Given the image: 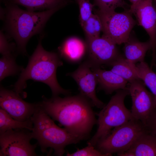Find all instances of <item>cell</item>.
Returning <instances> with one entry per match:
<instances>
[{"label": "cell", "instance_id": "obj_26", "mask_svg": "<svg viewBox=\"0 0 156 156\" xmlns=\"http://www.w3.org/2000/svg\"><path fill=\"white\" fill-rule=\"evenodd\" d=\"M68 156H110L108 154H104L97 149L92 145L88 146L81 149H77L76 151L70 153H67Z\"/></svg>", "mask_w": 156, "mask_h": 156}, {"label": "cell", "instance_id": "obj_16", "mask_svg": "<svg viewBox=\"0 0 156 156\" xmlns=\"http://www.w3.org/2000/svg\"><path fill=\"white\" fill-rule=\"evenodd\" d=\"M127 151L133 156H156V136L146 131Z\"/></svg>", "mask_w": 156, "mask_h": 156}, {"label": "cell", "instance_id": "obj_23", "mask_svg": "<svg viewBox=\"0 0 156 156\" xmlns=\"http://www.w3.org/2000/svg\"><path fill=\"white\" fill-rule=\"evenodd\" d=\"M87 40L100 37L102 26L100 18L96 13L93 14L82 27Z\"/></svg>", "mask_w": 156, "mask_h": 156}, {"label": "cell", "instance_id": "obj_20", "mask_svg": "<svg viewBox=\"0 0 156 156\" xmlns=\"http://www.w3.org/2000/svg\"><path fill=\"white\" fill-rule=\"evenodd\" d=\"M134 68L140 79L154 96L156 105V73L144 61L134 64Z\"/></svg>", "mask_w": 156, "mask_h": 156}, {"label": "cell", "instance_id": "obj_25", "mask_svg": "<svg viewBox=\"0 0 156 156\" xmlns=\"http://www.w3.org/2000/svg\"><path fill=\"white\" fill-rule=\"evenodd\" d=\"M94 5L99 10L103 11L115 10L119 7L124 8L126 4L123 0H94Z\"/></svg>", "mask_w": 156, "mask_h": 156}, {"label": "cell", "instance_id": "obj_22", "mask_svg": "<svg viewBox=\"0 0 156 156\" xmlns=\"http://www.w3.org/2000/svg\"><path fill=\"white\" fill-rule=\"evenodd\" d=\"M23 69L16 63L12 54L3 56L0 60V81L6 77L18 74Z\"/></svg>", "mask_w": 156, "mask_h": 156}, {"label": "cell", "instance_id": "obj_24", "mask_svg": "<svg viewBox=\"0 0 156 156\" xmlns=\"http://www.w3.org/2000/svg\"><path fill=\"white\" fill-rule=\"evenodd\" d=\"M76 0L79 6L80 22L82 27L93 14L92 11L94 5L89 0Z\"/></svg>", "mask_w": 156, "mask_h": 156}, {"label": "cell", "instance_id": "obj_31", "mask_svg": "<svg viewBox=\"0 0 156 156\" xmlns=\"http://www.w3.org/2000/svg\"><path fill=\"white\" fill-rule=\"evenodd\" d=\"M155 64L156 63V57H155Z\"/></svg>", "mask_w": 156, "mask_h": 156}, {"label": "cell", "instance_id": "obj_30", "mask_svg": "<svg viewBox=\"0 0 156 156\" xmlns=\"http://www.w3.org/2000/svg\"><path fill=\"white\" fill-rule=\"evenodd\" d=\"M154 0V1L155 2V8L156 9V0Z\"/></svg>", "mask_w": 156, "mask_h": 156}, {"label": "cell", "instance_id": "obj_7", "mask_svg": "<svg viewBox=\"0 0 156 156\" xmlns=\"http://www.w3.org/2000/svg\"><path fill=\"white\" fill-rule=\"evenodd\" d=\"M96 12L101 21L103 36L116 44L125 43L128 41L131 31L136 24L129 9L121 12L97 9Z\"/></svg>", "mask_w": 156, "mask_h": 156}, {"label": "cell", "instance_id": "obj_11", "mask_svg": "<svg viewBox=\"0 0 156 156\" xmlns=\"http://www.w3.org/2000/svg\"><path fill=\"white\" fill-rule=\"evenodd\" d=\"M22 99L14 90L7 89L1 86L0 108L14 119L25 122L31 119L38 104L27 102Z\"/></svg>", "mask_w": 156, "mask_h": 156}, {"label": "cell", "instance_id": "obj_28", "mask_svg": "<svg viewBox=\"0 0 156 156\" xmlns=\"http://www.w3.org/2000/svg\"><path fill=\"white\" fill-rule=\"evenodd\" d=\"M146 127L150 133L156 136V107L150 117Z\"/></svg>", "mask_w": 156, "mask_h": 156}, {"label": "cell", "instance_id": "obj_12", "mask_svg": "<svg viewBox=\"0 0 156 156\" xmlns=\"http://www.w3.org/2000/svg\"><path fill=\"white\" fill-rule=\"evenodd\" d=\"M87 48L92 67H100L110 64L120 55L117 45L109 38L102 35L87 40Z\"/></svg>", "mask_w": 156, "mask_h": 156}, {"label": "cell", "instance_id": "obj_14", "mask_svg": "<svg viewBox=\"0 0 156 156\" xmlns=\"http://www.w3.org/2000/svg\"><path fill=\"white\" fill-rule=\"evenodd\" d=\"M92 69L96 77L98 90H103L109 94L115 91L127 88L128 81L111 70L94 67H92Z\"/></svg>", "mask_w": 156, "mask_h": 156}, {"label": "cell", "instance_id": "obj_8", "mask_svg": "<svg viewBox=\"0 0 156 156\" xmlns=\"http://www.w3.org/2000/svg\"><path fill=\"white\" fill-rule=\"evenodd\" d=\"M27 129H11L0 135V156H36L37 143L31 144L32 132Z\"/></svg>", "mask_w": 156, "mask_h": 156}, {"label": "cell", "instance_id": "obj_19", "mask_svg": "<svg viewBox=\"0 0 156 156\" xmlns=\"http://www.w3.org/2000/svg\"><path fill=\"white\" fill-rule=\"evenodd\" d=\"M120 55L109 65L110 70L130 83L140 79L134 68V65Z\"/></svg>", "mask_w": 156, "mask_h": 156}, {"label": "cell", "instance_id": "obj_27", "mask_svg": "<svg viewBox=\"0 0 156 156\" xmlns=\"http://www.w3.org/2000/svg\"><path fill=\"white\" fill-rule=\"evenodd\" d=\"M0 52L3 56L12 54L14 47L8 42L6 36L2 31L0 33Z\"/></svg>", "mask_w": 156, "mask_h": 156}, {"label": "cell", "instance_id": "obj_5", "mask_svg": "<svg viewBox=\"0 0 156 156\" xmlns=\"http://www.w3.org/2000/svg\"><path fill=\"white\" fill-rule=\"evenodd\" d=\"M129 94L128 88L117 90L108 103L99 113L97 130L88 145L95 147L100 140L106 136L113 128L120 126L133 118L131 111L125 107V99Z\"/></svg>", "mask_w": 156, "mask_h": 156}, {"label": "cell", "instance_id": "obj_15", "mask_svg": "<svg viewBox=\"0 0 156 156\" xmlns=\"http://www.w3.org/2000/svg\"><path fill=\"white\" fill-rule=\"evenodd\" d=\"M58 49L61 57L68 62L77 63L83 58L87 48L81 40L73 37L65 41Z\"/></svg>", "mask_w": 156, "mask_h": 156}, {"label": "cell", "instance_id": "obj_10", "mask_svg": "<svg viewBox=\"0 0 156 156\" xmlns=\"http://www.w3.org/2000/svg\"><path fill=\"white\" fill-rule=\"evenodd\" d=\"M129 11L134 15L139 25L144 28L149 36L152 51V66L155 64L156 55V9L153 0H139L131 5Z\"/></svg>", "mask_w": 156, "mask_h": 156}, {"label": "cell", "instance_id": "obj_9", "mask_svg": "<svg viewBox=\"0 0 156 156\" xmlns=\"http://www.w3.org/2000/svg\"><path fill=\"white\" fill-rule=\"evenodd\" d=\"M145 86L141 80H137L129 83L128 89L132 99L131 111L133 118L146 127L156 105L154 96Z\"/></svg>", "mask_w": 156, "mask_h": 156}, {"label": "cell", "instance_id": "obj_6", "mask_svg": "<svg viewBox=\"0 0 156 156\" xmlns=\"http://www.w3.org/2000/svg\"><path fill=\"white\" fill-rule=\"evenodd\" d=\"M140 120L133 118L114 129L105 137L99 140L95 147L102 153L112 156L128 150L138 138L148 131Z\"/></svg>", "mask_w": 156, "mask_h": 156}, {"label": "cell", "instance_id": "obj_4", "mask_svg": "<svg viewBox=\"0 0 156 156\" xmlns=\"http://www.w3.org/2000/svg\"><path fill=\"white\" fill-rule=\"evenodd\" d=\"M38 105L31 119L33 124L31 131L33 138L37 140L41 152H47L50 148L54 151V155L63 156L65 147L83 140L68 132L64 128L57 126L53 120Z\"/></svg>", "mask_w": 156, "mask_h": 156}, {"label": "cell", "instance_id": "obj_32", "mask_svg": "<svg viewBox=\"0 0 156 156\" xmlns=\"http://www.w3.org/2000/svg\"></svg>", "mask_w": 156, "mask_h": 156}, {"label": "cell", "instance_id": "obj_18", "mask_svg": "<svg viewBox=\"0 0 156 156\" xmlns=\"http://www.w3.org/2000/svg\"><path fill=\"white\" fill-rule=\"evenodd\" d=\"M8 2L23 6L27 10L36 12L44 11L57 7L62 8L69 3V0H2Z\"/></svg>", "mask_w": 156, "mask_h": 156}, {"label": "cell", "instance_id": "obj_2", "mask_svg": "<svg viewBox=\"0 0 156 156\" xmlns=\"http://www.w3.org/2000/svg\"><path fill=\"white\" fill-rule=\"evenodd\" d=\"M63 64L57 53L47 51L43 48L40 38L36 49L29 58L27 66L21 72L13 90L23 98H26L27 94L23 90L27 86L26 81L31 79L48 85L51 90L52 96H58L61 94H69L70 92L62 88L57 79V68Z\"/></svg>", "mask_w": 156, "mask_h": 156}, {"label": "cell", "instance_id": "obj_29", "mask_svg": "<svg viewBox=\"0 0 156 156\" xmlns=\"http://www.w3.org/2000/svg\"><path fill=\"white\" fill-rule=\"evenodd\" d=\"M133 5L137 2L139 0H128Z\"/></svg>", "mask_w": 156, "mask_h": 156}, {"label": "cell", "instance_id": "obj_1", "mask_svg": "<svg viewBox=\"0 0 156 156\" xmlns=\"http://www.w3.org/2000/svg\"><path fill=\"white\" fill-rule=\"evenodd\" d=\"M42 98V101L38 103L39 106L53 120L82 140L89 136L97 120L93 105L88 99L80 94L64 98Z\"/></svg>", "mask_w": 156, "mask_h": 156}, {"label": "cell", "instance_id": "obj_3", "mask_svg": "<svg viewBox=\"0 0 156 156\" xmlns=\"http://www.w3.org/2000/svg\"><path fill=\"white\" fill-rule=\"evenodd\" d=\"M5 28L15 40L18 51L26 53L27 44L30 38L42 29L50 18L62 8L57 7L38 12L24 10L16 4L4 3Z\"/></svg>", "mask_w": 156, "mask_h": 156}, {"label": "cell", "instance_id": "obj_17", "mask_svg": "<svg viewBox=\"0 0 156 156\" xmlns=\"http://www.w3.org/2000/svg\"><path fill=\"white\" fill-rule=\"evenodd\" d=\"M151 49L149 41L141 42L130 38L125 43L123 50L125 58L130 62L135 64L138 62H144L146 53Z\"/></svg>", "mask_w": 156, "mask_h": 156}, {"label": "cell", "instance_id": "obj_21", "mask_svg": "<svg viewBox=\"0 0 156 156\" xmlns=\"http://www.w3.org/2000/svg\"><path fill=\"white\" fill-rule=\"evenodd\" d=\"M27 129L31 131L33 124L31 119L25 122L18 121L0 108V135L10 129Z\"/></svg>", "mask_w": 156, "mask_h": 156}, {"label": "cell", "instance_id": "obj_33", "mask_svg": "<svg viewBox=\"0 0 156 156\" xmlns=\"http://www.w3.org/2000/svg\"></svg>", "mask_w": 156, "mask_h": 156}, {"label": "cell", "instance_id": "obj_13", "mask_svg": "<svg viewBox=\"0 0 156 156\" xmlns=\"http://www.w3.org/2000/svg\"><path fill=\"white\" fill-rule=\"evenodd\" d=\"M66 75L76 82L81 94L88 99L93 106L102 109L105 105L97 97L96 87L97 81L96 75L92 69V66L87 60L80 65L75 71Z\"/></svg>", "mask_w": 156, "mask_h": 156}]
</instances>
